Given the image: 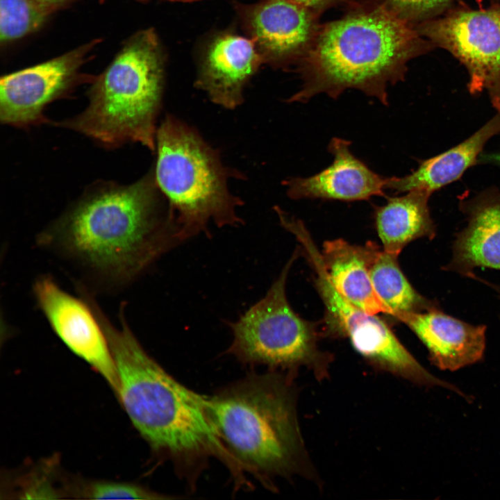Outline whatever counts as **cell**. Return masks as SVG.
<instances>
[{"label": "cell", "mask_w": 500, "mask_h": 500, "mask_svg": "<svg viewBox=\"0 0 500 500\" xmlns=\"http://www.w3.org/2000/svg\"><path fill=\"white\" fill-rule=\"evenodd\" d=\"M500 131V112L467 140L435 157L423 160L410 174L387 178L385 190L403 193L422 190L432 193L457 180L476 161L484 145Z\"/></svg>", "instance_id": "obj_17"}, {"label": "cell", "mask_w": 500, "mask_h": 500, "mask_svg": "<svg viewBox=\"0 0 500 500\" xmlns=\"http://www.w3.org/2000/svg\"><path fill=\"white\" fill-rule=\"evenodd\" d=\"M37 245L76 267L91 283L118 290L180 243L150 172L121 185L99 181L37 236Z\"/></svg>", "instance_id": "obj_1"}, {"label": "cell", "mask_w": 500, "mask_h": 500, "mask_svg": "<svg viewBox=\"0 0 500 500\" xmlns=\"http://www.w3.org/2000/svg\"><path fill=\"white\" fill-rule=\"evenodd\" d=\"M398 256L380 249L369 267L374 288L391 310L392 317L401 312H421L433 307L411 285L401 269Z\"/></svg>", "instance_id": "obj_20"}, {"label": "cell", "mask_w": 500, "mask_h": 500, "mask_svg": "<svg viewBox=\"0 0 500 500\" xmlns=\"http://www.w3.org/2000/svg\"><path fill=\"white\" fill-rule=\"evenodd\" d=\"M210 419L241 481L295 473L303 457L294 395L276 374L250 375L207 396Z\"/></svg>", "instance_id": "obj_4"}, {"label": "cell", "mask_w": 500, "mask_h": 500, "mask_svg": "<svg viewBox=\"0 0 500 500\" xmlns=\"http://www.w3.org/2000/svg\"><path fill=\"white\" fill-rule=\"evenodd\" d=\"M262 63L249 38L220 33L204 51L195 86L215 103L234 109L242 103L246 84Z\"/></svg>", "instance_id": "obj_14"}, {"label": "cell", "mask_w": 500, "mask_h": 500, "mask_svg": "<svg viewBox=\"0 0 500 500\" xmlns=\"http://www.w3.org/2000/svg\"><path fill=\"white\" fill-rule=\"evenodd\" d=\"M451 267L465 273L477 267L500 269V195L474 205L467 228L456 240Z\"/></svg>", "instance_id": "obj_19"}, {"label": "cell", "mask_w": 500, "mask_h": 500, "mask_svg": "<svg viewBox=\"0 0 500 500\" xmlns=\"http://www.w3.org/2000/svg\"><path fill=\"white\" fill-rule=\"evenodd\" d=\"M394 318L415 333L428 349L433 363L442 370L456 371L483 358L485 347L483 325H471L434 308L401 312Z\"/></svg>", "instance_id": "obj_15"}, {"label": "cell", "mask_w": 500, "mask_h": 500, "mask_svg": "<svg viewBox=\"0 0 500 500\" xmlns=\"http://www.w3.org/2000/svg\"><path fill=\"white\" fill-rule=\"evenodd\" d=\"M156 149V181L180 242L208 233L210 222L218 227L243 224L237 214L243 203L228 187V178L240 174L224 166L194 128L167 115L157 129Z\"/></svg>", "instance_id": "obj_6"}, {"label": "cell", "mask_w": 500, "mask_h": 500, "mask_svg": "<svg viewBox=\"0 0 500 500\" xmlns=\"http://www.w3.org/2000/svg\"><path fill=\"white\" fill-rule=\"evenodd\" d=\"M414 25L383 6L360 8L319 28L298 62L301 89L288 102L358 90L388 105L387 88L404 79L408 62L429 49Z\"/></svg>", "instance_id": "obj_3"}, {"label": "cell", "mask_w": 500, "mask_h": 500, "mask_svg": "<svg viewBox=\"0 0 500 500\" xmlns=\"http://www.w3.org/2000/svg\"><path fill=\"white\" fill-rule=\"evenodd\" d=\"M380 247L374 242L352 244L336 239L324 242L321 257L328 277L348 301L372 315H392L372 285L369 267Z\"/></svg>", "instance_id": "obj_16"}, {"label": "cell", "mask_w": 500, "mask_h": 500, "mask_svg": "<svg viewBox=\"0 0 500 500\" xmlns=\"http://www.w3.org/2000/svg\"><path fill=\"white\" fill-rule=\"evenodd\" d=\"M163 81L164 60L157 35L153 30L143 31L94 78L85 109L53 124L107 148L135 142L154 151Z\"/></svg>", "instance_id": "obj_5"}, {"label": "cell", "mask_w": 500, "mask_h": 500, "mask_svg": "<svg viewBox=\"0 0 500 500\" xmlns=\"http://www.w3.org/2000/svg\"><path fill=\"white\" fill-rule=\"evenodd\" d=\"M92 306L115 363L117 397L150 447L172 460L183 474L194 476L212 456L233 470V460L209 416L207 396L181 384L147 353L126 321L124 306L118 327L96 301Z\"/></svg>", "instance_id": "obj_2"}, {"label": "cell", "mask_w": 500, "mask_h": 500, "mask_svg": "<svg viewBox=\"0 0 500 500\" xmlns=\"http://www.w3.org/2000/svg\"><path fill=\"white\" fill-rule=\"evenodd\" d=\"M452 0H378L400 19L414 25L435 18Z\"/></svg>", "instance_id": "obj_22"}, {"label": "cell", "mask_w": 500, "mask_h": 500, "mask_svg": "<svg viewBox=\"0 0 500 500\" xmlns=\"http://www.w3.org/2000/svg\"><path fill=\"white\" fill-rule=\"evenodd\" d=\"M351 142L333 138L328 151L332 163L309 177L290 178L283 181L287 194L292 199H322L342 201L368 200L374 196L385 197L387 178H384L355 156Z\"/></svg>", "instance_id": "obj_13"}, {"label": "cell", "mask_w": 500, "mask_h": 500, "mask_svg": "<svg viewBox=\"0 0 500 500\" xmlns=\"http://www.w3.org/2000/svg\"><path fill=\"white\" fill-rule=\"evenodd\" d=\"M294 236L314 271L315 284L325 309L326 333L348 338L360 355L379 369L415 383L447 386L419 364L384 320L355 306L335 290L321 252L306 227L298 228Z\"/></svg>", "instance_id": "obj_8"}, {"label": "cell", "mask_w": 500, "mask_h": 500, "mask_svg": "<svg viewBox=\"0 0 500 500\" xmlns=\"http://www.w3.org/2000/svg\"><path fill=\"white\" fill-rule=\"evenodd\" d=\"M485 160L500 166V152L485 156Z\"/></svg>", "instance_id": "obj_26"}, {"label": "cell", "mask_w": 500, "mask_h": 500, "mask_svg": "<svg viewBox=\"0 0 500 500\" xmlns=\"http://www.w3.org/2000/svg\"><path fill=\"white\" fill-rule=\"evenodd\" d=\"M300 5L317 12L333 5L338 0H293Z\"/></svg>", "instance_id": "obj_24"}, {"label": "cell", "mask_w": 500, "mask_h": 500, "mask_svg": "<svg viewBox=\"0 0 500 500\" xmlns=\"http://www.w3.org/2000/svg\"><path fill=\"white\" fill-rule=\"evenodd\" d=\"M94 43L1 77L0 121L17 128L51 123L43 112L85 78L79 69Z\"/></svg>", "instance_id": "obj_10"}, {"label": "cell", "mask_w": 500, "mask_h": 500, "mask_svg": "<svg viewBox=\"0 0 500 500\" xmlns=\"http://www.w3.org/2000/svg\"><path fill=\"white\" fill-rule=\"evenodd\" d=\"M52 8L36 0H0V39L8 42L40 26Z\"/></svg>", "instance_id": "obj_21"}, {"label": "cell", "mask_w": 500, "mask_h": 500, "mask_svg": "<svg viewBox=\"0 0 500 500\" xmlns=\"http://www.w3.org/2000/svg\"><path fill=\"white\" fill-rule=\"evenodd\" d=\"M431 193L414 190L399 197H388L374 206V219L384 251L399 256L410 242L435 235L428 201Z\"/></svg>", "instance_id": "obj_18"}, {"label": "cell", "mask_w": 500, "mask_h": 500, "mask_svg": "<svg viewBox=\"0 0 500 500\" xmlns=\"http://www.w3.org/2000/svg\"><path fill=\"white\" fill-rule=\"evenodd\" d=\"M415 27L459 60L468 71L470 92L486 90L500 112V6L455 10Z\"/></svg>", "instance_id": "obj_9"}, {"label": "cell", "mask_w": 500, "mask_h": 500, "mask_svg": "<svg viewBox=\"0 0 500 500\" xmlns=\"http://www.w3.org/2000/svg\"><path fill=\"white\" fill-rule=\"evenodd\" d=\"M236 8L263 63L275 67L299 62L320 28L317 12L293 0H262Z\"/></svg>", "instance_id": "obj_12"}, {"label": "cell", "mask_w": 500, "mask_h": 500, "mask_svg": "<svg viewBox=\"0 0 500 500\" xmlns=\"http://www.w3.org/2000/svg\"><path fill=\"white\" fill-rule=\"evenodd\" d=\"M37 305L50 327L75 355L88 362L117 394L119 381L104 331L89 302L62 290L49 275L33 286Z\"/></svg>", "instance_id": "obj_11"}, {"label": "cell", "mask_w": 500, "mask_h": 500, "mask_svg": "<svg viewBox=\"0 0 500 500\" xmlns=\"http://www.w3.org/2000/svg\"><path fill=\"white\" fill-rule=\"evenodd\" d=\"M85 497L92 499H174L134 483L95 481L84 490Z\"/></svg>", "instance_id": "obj_23"}, {"label": "cell", "mask_w": 500, "mask_h": 500, "mask_svg": "<svg viewBox=\"0 0 500 500\" xmlns=\"http://www.w3.org/2000/svg\"><path fill=\"white\" fill-rule=\"evenodd\" d=\"M169 1H196V0H169Z\"/></svg>", "instance_id": "obj_27"}, {"label": "cell", "mask_w": 500, "mask_h": 500, "mask_svg": "<svg viewBox=\"0 0 500 500\" xmlns=\"http://www.w3.org/2000/svg\"><path fill=\"white\" fill-rule=\"evenodd\" d=\"M296 250L266 294L238 320L228 323L233 340L227 353L248 365L272 369L306 366L323 374L328 355L319 348L317 326L297 315L286 295V281Z\"/></svg>", "instance_id": "obj_7"}, {"label": "cell", "mask_w": 500, "mask_h": 500, "mask_svg": "<svg viewBox=\"0 0 500 500\" xmlns=\"http://www.w3.org/2000/svg\"><path fill=\"white\" fill-rule=\"evenodd\" d=\"M37 1L49 6L51 8L58 6L59 4L66 1L67 0H36Z\"/></svg>", "instance_id": "obj_25"}]
</instances>
